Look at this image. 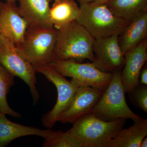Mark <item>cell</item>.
<instances>
[{
    "mask_svg": "<svg viewBox=\"0 0 147 147\" xmlns=\"http://www.w3.org/2000/svg\"><path fill=\"white\" fill-rule=\"evenodd\" d=\"M121 73L120 70L113 73L110 84L91 114L107 121L119 119H129L133 121L141 117L134 113L127 103Z\"/></svg>",
    "mask_w": 147,
    "mask_h": 147,
    "instance_id": "obj_5",
    "label": "cell"
},
{
    "mask_svg": "<svg viewBox=\"0 0 147 147\" xmlns=\"http://www.w3.org/2000/svg\"><path fill=\"white\" fill-rule=\"evenodd\" d=\"M105 5L114 15L129 21L147 10V0H113Z\"/></svg>",
    "mask_w": 147,
    "mask_h": 147,
    "instance_id": "obj_18",
    "label": "cell"
},
{
    "mask_svg": "<svg viewBox=\"0 0 147 147\" xmlns=\"http://www.w3.org/2000/svg\"><path fill=\"white\" fill-rule=\"evenodd\" d=\"M113 0H96L93 2L90 3L94 5H98L106 4L107 3L110 2Z\"/></svg>",
    "mask_w": 147,
    "mask_h": 147,
    "instance_id": "obj_23",
    "label": "cell"
},
{
    "mask_svg": "<svg viewBox=\"0 0 147 147\" xmlns=\"http://www.w3.org/2000/svg\"><path fill=\"white\" fill-rule=\"evenodd\" d=\"M104 91L91 87H79L71 102L59 116L58 121L73 124L90 114Z\"/></svg>",
    "mask_w": 147,
    "mask_h": 147,
    "instance_id": "obj_10",
    "label": "cell"
},
{
    "mask_svg": "<svg viewBox=\"0 0 147 147\" xmlns=\"http://www.w3.org/2000/svg\"><path fill=\"white\" fill-rule=\"evenodd\" d=\"M44 139V147H82L81 144L67 131L49 129L48 134Z\"/></svg>",
    "mask_w": 147,
    "mask_h": 147,
    "instance_id": "obj_20",
    "label": "cell"
},
{
    "mask_svg": "<svg viewBox=\"0 0 147 147\" xmlns=\"http://www.w3.org/2000/svg\"><path fill=\"white\" fill-rule=\"evenodd\" d=\"M5 115L0 112V147L7 146L19 137L36 135L44 138L48 134L49 129L42 130L16 123L7 118Z\"/></svg>",
    "mask_w": 147,
    "mask_h": 147,
    "instance_id": "obj_15",
    "label": "cell"
},
{
    "mask_svg": "<svg viewBox=\"0 0 147 147\" xmlns=\"http://www.w3.org/2000/svg\"><path fill=\"white\" fill-rule=\"evenodd\" d=\"M125 63L121 79L125 93L140 84L139 77L147 60V38L124 54Z\"/></svg>",
    "mask_w": 147,
    "mask_h": 147,
    "instance_id": "obj_11",
    "label": "cell"
},
{
    "mask_svg": "<svg viewBox=\"0 0 147 147\" xmlns=\"http://www.w3.org/2000/svg\"><path fill=\"white\" fill-rule=\"evenodd\" d=\"M147 36V10L130 21L119 36V44L124 55Z\"/></svg>",
    "mask_w": 147,
    "mask_h": 147,
    "instance_id": "obj_14",
    "label": "cell"
},
{
    "mask_svg": "<svg viewBox=\"0 0 147 147\" xmlns=\"http://www.w3.org/2000/svg\"><path fill=\"white\" fill-rule=\"evenodd\" d=\"M147 147V137H146L144 138L141 142L140 144V147Z\"/></svg>",
    "mask_w": 147,
    "mask_h": 147,
    "instance_id": "obj_25",
    "label": "cell"
},
{
    "mask_svg": "<svg viewBox=\"0 0 147 147\" xmlns=\"http://www.w3.org/2000/svg\"><path fill=\"white\" fill-rule=\"evenodd\" d=\"M56 87L57 99L53 109L42 116V122L46 128H51L58 121L61 113L68 106L79 88L72 81H69L50 64H46L36 69Z\"/></svg>",
    "mask_w": 147,
    "mask_h": 147,
    "instance_id": "obj_8",
    "label": "cell"
},
{
    "mask_svg": "<svg viewBox=\"0 0 147 147\" xmlns=\"http://www.w3.org/2000/svg\"><path fill=\"white\" fill-rule=\"evenodd\" d=\"M76 1L80 4V5H82L85 4L93 2L96 0H76Z\"/></svg>",
    "mask_w": 147,
    "mask_h": 147,
    "instance_id": "obj_24",
    "label": "cell"
},
{
    "mask_svg": "<svg viewBox=\"0 0 147 147\" xmlns=\"http://www.w3.org/2000/svg\"><path fill=\"white\" fill-rule=\"evenodd\" d=\"M57 30L29 25L23 41L17 46L22 57L33 66L35 69L54 60V53Z\"/></svg>",
    "mask_w": 147,
    "mask_h": 147,
    "instance_id": "obj_3",
    "label": "cell"
},
{
    "mask_svg": "<svg viewBox=\"0 0 147 147\" xmlns=\"http://www.w3.org/2000/svg\"><path fill=\"white\" fill-rule=\"evenodd\" d=\"M80 12V7L75 0H55L50 8V22L55 28L60 30L76 21Z\"/></svg>",
    "mask_w": 147,
    "mask_h": 147,
    "instance_id": "obj_17",
    "label": "cell"
},
{
    "mask_svg": "<svg viewBox=\"0 0 147 147\" xmlns=\"http://www.w3.org/2000/svg\"><path fill=\"white\" fill-rule=\"evenodd\" d=\"M133 121L131 127L121 129L104 147H140L141 142L147 136V119L140 117Z\"/></svg>",
    "mask_w": 147,
    "mask_h": 147,
    "instance_id": "obj_16",
    "label": "cell"
},
{
    "mask_svg": "<svg viewBox=\"0 0 147 147\" xmlns=\"http://www.w3.org/2000/svg\"><path fill=\"white\" fill-rule=\"evenodd\" d=\"M6 1L9 2L16 3L17 1V0H5Z\"/></svg>",
    "mask_w": 147,
    "mask_h": 147,
    "instance_id": "obj_26",
    "label": "cell"
},
{
    "mask_svg": "<svg viewBox=\"0 0 147 147\" xmlns=\"http://www.w3.org/2000/svg\"><path fill=\"white\" fill-rule=\"evenodd\" d=\"M57 31L54 60L81 63L88 59L93 61L94 38L77 21Z\"/></svg>",
    "mask_w": 147,
    "mask_h": 147,
    "instance_id": "obj_1",
    "label": "cell"
},
{
    "mask_svg": "<svg viewBox=\"0 0 147 147\" xmlns=\"http://www.w3.org/2000/svg\"><path fill=\"white\" fill-rule=\"evenodd\" d=\"M28 26L19 14L16 3L0 2V35L8 38L17 47L23 41Z\"/></svg>",
    "mask_w": 147,
    "mask_h": 147,
    "instance_id": "obj_12",
    "label": "cell"
},
{
    "mask_svg": "<svg viewBox=\"0 0 147 147\" xmlns=\"http://www.w3.org/2000/svg\"><path fill=\"white\" fill-rule=\"evenodd\" d=\"M140 84L147 85V65L143 66L139 77Z\"/></svg>",
    "mask_w": 147,
    "mask_h": 147,
    "instance_id": "obj_22",
    "label": "cell"
},
{
    "mask_svg": "<svg viewBox=\"0 0 147 147\" xmlns=\"http://www.w3.org/2000/svg\"><path fill=\"white\" fill-rule=\"evenodd\" d=\"M49 64L63 76L71 78L78 87L90 86L105 91L113 77V73L101 71L92 62L55 60Z\"/></svg>",
    "mask_w": 147,
    "mask_h": 147,
    "instance_id": "obj_7",
    "label": "cell"
},
{
    "mask_svg": "<svg viewBox=\"0 0 147 147\" xmlns=\"http://www.w3.org/2000/svg\"><path fill=\"white\" fill-rule=\"evenodd\" d=\"M0 64L28 86L34 104H36L40 95L36 88V71L34 67L22 57L12 41L1 35H0Z\"/></svg>",
    "mask_w": 147,
    "mask_h": 147,
    "instance_id": "obj_6",
    "label": "cell"
},
{
    "mask_svg": "<svg viewBox=\"0 0 147 147\" xmlns=\"http://www.w3.org/2000/svg\"><path fill=\"white\" fill-rule=\"evenodd\" d=\"M126 120L104 121L90 113L74 123L67 132L82 147H104L123 128Z\"/></svg>",
    "mask_w": 147,
    "mask_h": 147,
    "instance_id": "obj_2",
    "label": "cell"
},
{
    "mask_svg": "<svg viewBox=\"0 0 147 147\" xmlns=\"http://www.w3.org/2000/svg\"><path fill=\"white\" fill-rule=\"evenodd\" d=\"M119 35L94 38L93 45L94 59L92 63L101 71L114 73L121 70L124 55L119 44Z\"/></svg>",
    "mask_w": 147,
    "mask_h": 147,
    "instance_id": "obj_9",
    "label": "cell"
},
{
    "mask_svg": "<svg viewBox=\"0 0 147 147\" xmlns=\"http://www.w3.org/2000/svg\"><path fill=\"white\" fill-rule=\"evenodd\" d=\"M80 7L81 12L76 21L94 38L119 36L131 21L116 16L105 4L90 3Z\"/></svg>",
    "mask_w": 147,
    "mask_h": 147,
    "instance_id": "obj_4",
    "label": "cell"
},
{
    "mask_svg": "<svg viewBox=\"0 0 147 147\" xmlns=\"http://www.w3.org/2000/svg\"><path fill=\"white\" fill-rule=\"evenodd\" d=\"M14 77L0 64V112L15 118H21L19 113L12 110L9 105L7 96L14 84Z\"/></svg>",
    "mask_w": 147,
    "mask_h": 147,
    "instance_id": "obj_19",
    "label": "cell"
},
{
    "mask_svg": "<svg viewBox=\"0 0 147 147\" xmlns=\"http://www.w3.org/2000/svg\"><path fill=\"white\" fill-rule=\"evenodd\" d=\"M131 103L147 113V85L139 84L128 92Z\"/></svg>",
    "mask_w": 147,
    "mask_h": 147,
    "instance_id": "obj_21",
    "label": "cell"
},
{
    "mask_svg": "<svg viewBox=\"0 0 147 147\" xmlns=\"http://www.w3.org/2000/svg\"><path fill=\"white\" fill-rule=\"evenodd\" d=\"M55 0H17L18 12L29 25L53 28L50 19V4Z\"/></svg>",
    "mask_w": 147,
    "mask_h": 147,
    "instance_id": "obj_13",
    "label": "cell"
}]
</instances>
